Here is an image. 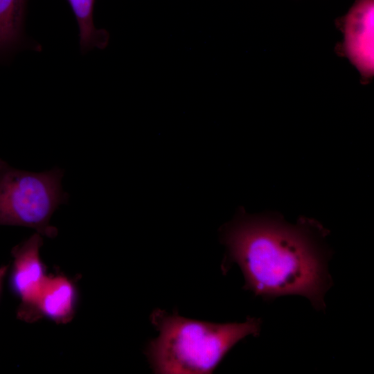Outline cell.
Here are the masks:
<instances>
[{"mask_svg": "<svg viewBox=\"0 0 374 374\" xmlns=\"http://www.w3.org/2000/svg\"><path fill=\"white\" fill-rule=\"evenodd\" d=\"M318 231L307 221L293 225L241 210L223 227L221 238L228 262L244 275V289L267 299L303 296L323 310L331 280Z\"/></svg>", "mask_w": 374, "mask_h": 374, "instance_id": "6da1fadb", "label": "cell"}, {"mask_svg": "<svg viewBox=\"0 0 374 374\" xmlns=\"http://www.w3.org/2000/svg\"><path fill=\"white\" fill-rule=\"evenodd\" d=\"M150 320L159 335L144 351L154 373L208 374L240 341L260 332V320L217 323L154 309Z\"/></svg>", "mask_w": 374, "mask_h": 374, "instance_id": "7a4b0ae2", "label": "cell"}, {"mask_svg": "<svg viewBox=\"0 0 374 374\" xmlns=\"http://www.w3.org/2000/svg\"><path fill=\"white\" fill-rule=\"evenodd\" d=\"M63 175L57 167L33 172L0 159V225L28 227L55 238L58 230L50 224L51 218L69 199L61 185Z\"/></svg>", "mask_w": 374, "mask_h": 374, "instance_id": "3957f363", "label": "cell"}, {"mask_svg": "<svg viewBox=\"0 0 374 374\" xmlns=\"http://www.w3.org/2000/svg\"><path fill=\"white\" fill-rule=\"evenodd\" d=\"M42 245V235L36 232L11 251L12 264L8 276L9 288L19 301L17 317L26 323L41 319L38 301L48 277L46 266L39 254Z\"/></svg>", "mask_w": 374, "mask_h": 374, "instance_id": "277c9868", "label": "cell"}, {"mask_svg": "<svg viewBox=\"0 0 374 374\" xmlns=\"http://www.w3.org/2000/svg\"><path fill=\"white\" fill-rule=\"evenodd\" d=\"M374 0H356L344 17V48L362 75L373 74Z\"/></svg>", "mask_w": 374, "mask_h": 374, "instance_id": "5b68a950", "label": "cell"}, {"mask_svg": "<svg viewBox=\"0 0 374 374\" xmlns=\"http://www.w3.org/2000/svg\"><path fill=\"white\" fill-rule=\"evenodd\" d=\"M79 301L75 279L61 272L50 274L39 299L38 312L41 319L66 324L73 319Z\"/></svg>", "mask_w": 374, "mask_h": 374, "instance_id": "8992f818", "label": "cell"}, {"mask_svg": "<svg viewBox=\"0 0 374 374\" xmlns=\"http://www.w3.org/2000/svg\"><path fill=\"white\" fill-rule=\"evenodd\" d=\"M67 1L78 22L81 52L84 53L93 48H105L109 42V34L105 30L96 28L93 24L95 0Z\"/></svg>", "mask_w": 374, "mask_h": 374, "instance_id": "52a82bcc", "label": "cell"}, {"mask_svg": "<svg viewBox=\"0 0 374 374\" xmlns=\"http://www.w3.org/2000/svg\"><path fill=\"white\" fill-rule=\"evenodd\" d=\"M26 4V0H0V54L20 42Z\"/></svg>", "mask_w": 374, "mask_h": 374, "instance_id": "ba28073f", "label": "cell"}, {"mask_svg": "<svg viewBox=\"0 0 374 374\" xmlns=\"http://www.w3.org/2000/svg\"><path fill=\"white\" fill-rule=\"evenodd\" d=\"M9 270V265H1L0 267V297L3 289V285L6 276H7Z\"/></svg>", "mask_w": 374, "mask_h": 374, "instance_id": "9c48e42d", "label": "cell"}]
</instances>
